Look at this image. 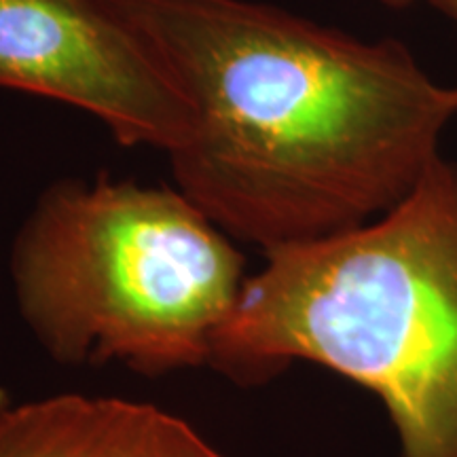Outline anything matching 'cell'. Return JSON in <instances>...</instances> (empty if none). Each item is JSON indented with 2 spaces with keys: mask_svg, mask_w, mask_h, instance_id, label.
<instances>
[{
  "mask_svg": "<svg viewBox=\"0 0 457 457\" xmlns=\"http://www.w3.org/2000/svg\"><path fill=\"white\" fill-rule=\"evenodd\" d=\"M185 102L176 185L227 236L273 250L386 214L436 162L457 87L403 43L253 0H114Z\"/></svg>",
  "mask_w": 457,
  "mask_h": 457,
  "instance_id": "1",
  "label": "cell"
},
{
  "mask_svg": "<svg viewBox=\"0 0 457 457\" xmlns=\"http://www.w3.org/2000/svg\"><path fill=\"white\" fill-rule=\"evenodd\" d=\"M265 256L210 364L242 381L320 364L379 396L403 457H457V163L438 157L364 225Z\"/></svg>",
  "mask_w": 457,
  "mask_h": 457,
  "instance_id": "2",
  "label": "cell"
},
{
  "mask_svg": "<svg viewBox=\"0 0 457 457\" xmlns=\"http://www.w3.org/2000/svg\"><path fill=\"white\" fill-rule=\"evenodd\" d=\"M11 278L55 360L142 373L210 364L248 279L227 233L180 188L114 180L49 187L17 233Z\"/></svg>",
  "mask_w": 457,
  "mask_h": 457,
  "instance_id": "3",
  "label": "cell"
},
{
  "mask_svg": "<svg viewBox=\"0 0 457 457\" xmlns=\"http://www.w3.org/2000/svg\"><path fill=\"white\" fill-rule=\"evenodd\" d=\"M0 87L64 102L165 155L191 117L114 0H0Z\"/></svg>",
  "mask_w": 457,
  "mask_h": 457,
  "instance_id": "4",
  "label": "cell"
},
{
  "mask_svg": "<svg viewBox=\"0 0 457 457\" xmlns=\"http://www.w3.org/2000/svg\"><path fill=\"white\" fill-rule=\"evenodd\" d=\"M0 457H225L168 411L66 394L13 403L0 390Z\"/></svg>",
  "mask_w": 457,
  "mask_h": 457,
  "instance_id": "5",
  "label": "cell"
},
{
  "mask_svg": "<svg viewBox=\"0 0 457 457\" xmlns=\"http://www.w3.org/2000/svg\"><path fill=\"white\" fill-rule=\"evenodd\" d=\"M384 3L392 4V7H404V4L415 3V0H384ZM426 3L434 4L436 9H441L443 13H447L449 17H453L457 21V0H426Z\"/></svg>",
  "mask_w": 457,
  "mask_h": 457,
  "instance_id": "6",
  "label": "cell"
}]
</instances>
